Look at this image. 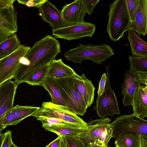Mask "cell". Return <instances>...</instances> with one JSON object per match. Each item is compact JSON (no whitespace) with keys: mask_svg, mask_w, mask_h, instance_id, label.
<instances>
[{"mask_svg":"<svg viewBox=\"0 0 147 147\" xmlns=\"http://www.w3.org/2000/svg\"><path fill=\"white\" fill-rule=\"evenodd\" d=\"M60 49L59 41L49 35L35 42L25 55L29 61V65L19 67L13 78L14 81L18 85L24 82L33 72L55 60L61 52Z\"/></svg>","mask_w":147,"mask_h":147,"instance_id":"1","label":"cell"},{"mask_svg":"<svg viewBox=\"0 0 147 147\" xmlns=\"http://www.w3.org/2000/svg\"><path fill=\"white\" fill-rule=\"evenodd\" d=\"M106 31L110 39L116 41L129 30L131 21L125 0L114 1L109 5Z\"/></svg>","mask_w":147,"mask_h":147,"instance_id":"2","label":"cell"},{"mask_svg":"<svg viewBox=\"0 0 147 147\" xmlns=\"http://www.w3.org/2000/svg\"><path fill=\"white\" fill-rule=\"evenodd\" d=\"M114 54L111 47L106 44L96 45L88 43L79 44L77 47L65 52L64 55L66 60L74 63L90 60L96 64H101Z\"/></svg>","mask_w":147,"mask_h":147,"instance_id":"3","label":"cell"},{"mask_svg":"<svg viewBox=\"0 0 147 147\" xmlns=\"http://www.w3.org/2000/svg\"><path fill=\"white\" fill-rule=\"evenodd\" d=\"M55 80L68 109L77 115L83 116L88 108L78 91L74 76Z\"/></svg>","mask_w":147,"mask_h":147,"instance_id":"4","label":"cell"},{"mask_svg":"<svg viewBox=\"0 0 147 147\" xmlns=\"http://www.w3.org/2000/svg\"><path fill=\"white\" fill-rule=\"evenodd\" d=\"M31 116L36 118H55L77 126L87 127V123L69 111L66 106L54 104L51 102H43L39 109Z\"/></svg>","mask_w":147,"mask_h":147,"instance_id":"5","label":"cell"},{"mask_svg":"<svg viewBox=\"0 0 147 147\" xmlns=\"http://www.w3.org/2000/svg\"><path fill=\"white\" fill-rule=\"evenodd\" d=\"M111 120L107 117L91 119L87 123L86 134L82 139L88 145L98 143L108 146L110 139L112 138V129L109 123Z\"/></svg>","mask_w":147,"mask_h":147,"instance_id":"6","label":"cell"},{"mask_svg":"<svg viewBox=\"0 0 147 147\" xmlns=\"http://www.w3.org/2000/svg\"><path fill=\"white\" fill-rule=\"evenodd\" d=\"M112 129V138L128 132H134L147 137V121L133 114L123 115L116 118L110 123Z\"/></svg>","mask_w":147,"mask_h":147,"instance_id":"7","label":"cell"},{"mask_svg":"<svg viewBox=\"0 0 147 147\" xmlns=\"http://www.w3.org/2000/svg\"><path fill=\"white\" fill-rule=\"evenodd\" d=\"M106 68L107 78L105 90L101 95L97 96L93 108L97 115L101 118L120 113L117 99L111 86L108 67Z\"/></svg>","mask_w":147,"mask_h":147,"instance_id":"8","label":"cell"},{"mask_svg":"<svg viewBox=\"0 0 147 147\" xmlns=\"http://www.w3.org/2000/svg\"><path fill=\"white\" fill-rule=\"evenodd\" d=\"M30 48L21 45L14 52L0 60V84L13 78L20 65V58L25 55Z\"/></svg>","mask_w":147,"mask_h":147,"instance_id":"9","label":"cell"},{"mask_svg":"<svg viewBox=\"0 0 147 147\" xmlns=\"http://www.w3.org/2000/svg\"><path fill=\"white\" fill-rule=\"evenodd\" d=\"M96 28L93 24L84 22L52 30L55 38L68 40H77L85 37H92Z\"/></svg>","mask_w":147,"mask_h":147,"instance_id":"10","label":"cell"},{"mask_svg":"<svg viewBox=\"0 0 147 147\" xmlns=\"http://www.w3.org/2000/svg\"><path fill=\"white\" fill-rule=\"evenodd\" d=\"M145 83H147V73H134L130 69L126 71L121 86L122 102L125 107L132 105L134 95L138 85Z\"/></svg>","mask_w":147,"mask_h":147,"instance_id":"11","label":"cell"},{"mask_svg":"<svg viewBox=\"0 0 147 147\" xmlns=\"http://www.w3.org/2000/svg\"><path fill=\"white\" fill-rule=\"evenodd\" d=\"M18 84L11 79L0 84V134L6 113L13 107L14 100Z\"/></svg>","mask_w":147,"mask_h":147,"instance_id":"12","label":"cell"},{"mask_svg":"<svg viewBox=\"0 0 147 147\" xmlns=\"http://www.w3.org/2000/svg\"><path fill=\"white\" fill-rule=\"evenodd\" d=\"M17 14L14 6L0 9V42L16 32Z\"/></svg>","mask_w":147,"mask_h":147,"instance_id":"13","label":"cell"},{"mask_svg":"<svg viewBox=\"0 0 147 147\" xmlns=\"http://www.w3.org/2000/svg\"><path fill=\"white\" fill-rule=\"evenodd\" d=\"M38 8L41 18L49 24L52 30L69 25L64 20L61 11L49 0H47Z\"/></svg>","mask_w":147,"mask_h":147,"instance_id":"14","label":"cell"},{"mask_svg":"<svg viewBox=\"0 0 147 147\" xmlns=\"http://www.w3.org/2000/svg\"><path fill=\"white\" fill-rule=\"evenodd\" d=\"M61 12L64 20L69 25L84 22L86 12L83 0H76L66 4Z\"/></svg>","mask_w":147,"mask_h":147,"instance_id":"15","label":"cell"},{"mask_svg":"<svg viewBox=\"0 0 147 147\" xmlns=\"http://www.w3.org/2000/svg\"><path fill=\"white\" fill-rule=\"evenodd\" d=\"M133 114L142 119L147 117V83L139 84L133 97Z\"/></svg>","mask_w":147,"mask_h":147,"instance_id":"16","label":"cell"},{"mask_svg":"<svg viewBox=\"0 0 147 147\" xmlns=\"http://www.w3.org/2000/svg\"><path fill=\"white\" fill-rule=\"evenodd\" d=\"M74 76L78 91L88 108L94 102L95 88L84 73L81 76L76 74Z\"/></svg>","mask_w":147,"mask_h":147,"instance_id":"17","label":"cell"},{"mask_svg":"<svg viewBox=\"0 0 147 147\" xmlns=\"http://www.w3.org/2000/svg\"><path fill=\"white\" fill-rule=\"evenodd\" d=\"M130 30L135 31L139 36H145L147 34V0H139L134 20L130 25L129 30Z\"/></svg>","mask_w":147,"mask_h":147,"instance_id":"18","label":"cell"},{"mask_svg":"<svg viewBox=\"0 0 147 147\" xmlns=\"http://www.w3.org/2000/svg\"><path fill=\"white\" fill-rule=\"evenodd\" d=\"M76 74L73 69L64 63L61 58L52 61L48 65L47 76L56 79L72 77Z\"/></svg>","mask_w":147,"mask_h":147,"instance_id":"19","label":"cell"},{"mask_svg":"<svg viewBox=\"0 0 147 147\" xmlns=\"http://www.w3.org/2000/svg\"><path fill=\"white\" fill-rule=\"evenodd\" d=\"M44 128L47 131L56 134L58 136L78 137L82 139L85 136L87 127L71 125H51Z\"/></svg>","mask_w":147,"mask_h":147,"instance_id":"20","label":"cell"},{"mask_svg":"<svg viewBox=\"0 0 147 147\" xmlns=\"http://www.w3.org/2000/svg\"><path fill=\"white\" fill-rule=\"evenodd\" d=\"M127 39L129 42L132 56L147 57V43L132 30L128 31Z\"/></svg>","mask_w":147,"mask_h":147,"instance_id":"21","label":"cell"},{"mask_svg":"<svg viewBox=\"0 0 147 147\" xmlns=\"http://www.w3.org/2000/svg\"><path fill=\"white\" fill-rule=\"evenodd\" d=\"M42 86L49 93L52 103L66 106L55 79L47 76L43 82Z\"/></svg>","mask_w":147,"mask_h":147,"instance_id":"22","label":"cell"},{"mask_svg":"<svg viewBox=\"0 0 147 147\" xmlns=\"http://www.w3.org/2000/svg\"><path fill=\"white\" fill-rule=\"evenodd\" d=\"M116 147H140V134L134 132H126L115 138Z\"/></svg>","mask_w":147,"mask_h":147,"instance_id":"23","label":"cell"},{"mask_svg":"<svg viewBox=\"0 0 147 147\" xmlns=\"http://www.w3.org/2000/svg\"><path fill=\"white\" fill-rule=\"evenodd\" d=\"M40 107L18 105L11 109L13 120L11 125L17 124L23 119L31 115L37 111Z\"/></svg>","mask_w":147,"mask_h":147,"instance_id":"24","label":"cell"},{"mask_svg":"<svg viewBox=\"0 0 147 147\" xmlns=\"http://www.w3.org/2000/svg\"><path fill=\"white\" fill-rule=\"evenodd\" d=\"M21 45L15 33L0 42V60L12 53L17 49Z\"/></svg>","mask_w":147,"mask_h":147,"instance_id":"25","label":"cell"},{"mask_svg":"<svg viewBox=\"0 0 147 147\" xmlns=\"http://www.w3.org/2000/svg\"><path fill=\"white\" fill-rule=\"evenodd\" d=\"M48 65L38 69L26 79L24 82L32 86H42L43 82L47 76Z\"/></svg>","mask_w":147,"mask_h":147,"instance_id":"26","label":"cell"},{"mask_svg":"<svg viewBox=\"0 0 147 147\" xmlns=\"http://www.w3.org/2000/svg\"><path fill=\"white\" fill-rule=\"evenodd\" d=\"M130 70L134 73H147V57L128 55Z\"/></svg>","mask_w":147,"mask_h":147,"instance_id":"27","label":"cell"},{"mask_svg":"<svg viewBox=\"0 0 147 147\" xmlns=\"http://www.w3.org/2000/svg\"><path fill=\"white\" fill-rule=\"evenodd\" d=\"M36 118L37 120L41 122L42 126L43 128L51 125H74L60 119L55 118L39 117Z\"/></svg>","mask_w":147,"mask_h":147,"instance_id":"28","label":"cell"},{"mask_svg":"<svg viewBox=\"0 0 147 147\" xmlns=\"http://www.w3.org/2000/svg\"><path fill=\"white\" fill-rule=\"evenodd\" d=\"M131 22L134 19L139 5V0H125Z\"/></svg>","mask_w":147,"mask_h":147,"instance_id":"29","label":"cell"},{"mask_svg":"<svg viewBox=\"0 0 147 147\" xmlns=\"http://www.w3.org/2000/svg\"><path fill=\"white\" fill-rule=\"evenodd\" d=\"M64 137L68 147H89V146L80 138L69 136Z\"/></svg>","mask_w":147,"mask_h":147,"instance_id":"30","label":"cell"},{"mask_svg":"<svg viewBox=\"0 0 147 147\" xmlns=\"http://www.w3.org/2000/svg\"><path fill=\"white\" fill-rule=\"evenodd\" d=\"M99 0H83L86 13H87L90 17L93 11L99 1Z\"/></svg>","mask_w":147,"mask_h":147,"instance_id":"31","label":"cell"},{"mask_svg":"<svg viewBox=\"0 0 147 147\" xmlns=\"http://www.w3.org/2000/svg\"><path fill=\"white\" fill-rule=\"evenodd\" d=\"M47 0H18L19 3L24 5L28 7H35L39 8Z\"/></svg>","mask_w":147,"mask_h":147,"instance_id":"32","label":"cell"},{"mask_svg":"<svg viewBox=\"0 0 147 147\" xmlns=\"http://www.w3.org/2000/svg\"><path fill=\"white\" fill-rule=\"evenodd\" d=\"M107 78V74L105 73H103L99 82L97 91L98 96L101 95L104 92Z\"/></svg>","mask_w":147,"mask_h":147,"instance_id":"33","label":"cell"},{"mask_svg":"<svg viewBox=\"0 0 147 147\" xmlns=\"http://www.w3.org/2000/svg\"><path fill=\"white\" fill-rule=\"evenodd\" d=\"M13 120V116L11 109L6 113L4 116L3 123V129L7 126L11 125Z\"/></svg>","mask_w":147,"mask_h":147,"instance_id":"34","label":"cell"},{"mask_svg":"<svg viewBox=\"0 0 147 147\" xmlns=\"http://www.w3.org/2000/svg\"><path fill=\"white\" fill-rule=\"evenodd\" d=\"M12 132L8 131L5 133V136L1 147H10L12 142L11 137Z\"/></svg>","mask_w":147,"mask_h":147,"instance_id":"35","label":"cell"},{"mask_svg":"<svg viewBox=\"0 0 147 147\" xmlns=\"http://www.w3.org/2000/svg\"><path fill=\"white\" fill-rule=\"evenodd\" d=\"M15 0H0V9L7 8L13 6Z\"/></svg>","mask_w":147,"mask_h":147,"instance_id":"36","label":"cell"},{"mask_svg":"<svg viewBox=\"0 0 147 147\" xmlns=\"http://www.w3.org/2000/svg\"><path fill=\"white\" fill-rule=\"evenodd\" d=\"M61 140V136H58L45 147H60Z\"/></svg>","mask_w":147,"mask_h":147,"instance_id":"37","label":"cell"},{"mask_svg":"<svg viewBox=\"0 0 147 147\" xmlns=\"http://www.w3.org/2000/svg\"><path fill=\"white\" fill-rule=\"evenodd\" d=\"M140 147H147V137L140 134Z\"/></svg>","mask_w":147,"mask_h":147,"instance_id":"38","label":"cell"},{"mask_svg":"<svg viewBox=\"0 0 147 147\" xmlns=\"http://www.w3.org/2000/svg\"><path fill=\"white\" fill-rule=\"evenodd\" d=\"M61 136V140L60 147H68L65 137L63 136Z\"/></svg>","mask_w":147,"mask_h":147,"instance_id":"39","label":"cell"},{"mask_svg":"<svg viewBox=\"0 0 147 147\" xmlns=\"http://www.w3.org/2000/svg\"><path fill=\"white\" fill-rule=\"evenodd\" d=\"M89 147H109L108 146H105L100 143H92L89 144Z\"/></svg>","mask_w":147,"mask_h":147,"instance_id":"40","label":"cell"},{"mask_svg":"<svg viewBox=\"0 0 147 147\" xmlns=\"http://www.w3.org/2000/svg\"><path fill=\"white\" fill-rule=\"evenodd\" d=\"M5 136V133L3 134H0V147H1Z\"/></svg>","mask_w":147,"mask_h":147,"instance_id":"41","label":"cell"},{"mask_svg":"<svg viewBox=\"0 0 147 147\" xmlns=\"http://www.w3.org/2000/svg\"><path fill=\"white\" fill-rule=\"evenodd\" d=\"M10 147H18L13 142H12L11 143V144Z\"/></svg>","mask_w":147,"mask_h":147,"instance_id":"42","label":"cell"}]
</instances>
